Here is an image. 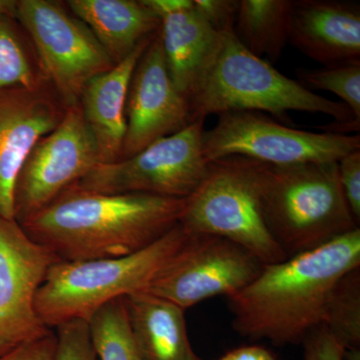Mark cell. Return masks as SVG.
Instances as JSON below:
<instances>
[{
	"label": "cell",
	"instance_id": "cell-1",
	"mask_svg": "<svg viewBox=\"0 0 360 360\" xmlns=\"http://www.w3.org/2000/svg\"><path fill=\"white\" fill-rule=\"evenodd\" d=\"M184 205L177 198L96 193L73 184L20 225L63 262L122 257L172 231Z\"/></svg>",
	"mask_w": 360,
	"mask_h": 360
},
{
	"label": "cell",
	"instance_id": "cell-2",
	"mask_svg": "<svg viewBox=\"0 0 360 360\" xmlns=\"http://www.w3.org/2000/svg\"><path fill=\"white\" fill-rule=\"evenodd\" d=\"M360 267V229L326 245L265 264L257 278L227 298L232 326L245 338L277 345L303 342L321 326L336 283Z\"/></svg>",
	"mask_w": 360,
	"mask_h": 360
},
{
	"label": "cell",
	"instance_id": "cell-3",
	"mask_svg": "<svg viewBox=\"0 0 360 360\" xmlns=\"http://www.w3.org/2000/svg\"><path fill=\"white\" fill-rule=\"evenodd\" d=\"M260 189L265 224L288 257L359 229L341 188L338 161L262 163Z\"/></svg>",
	"mask_w": 360,
	"mask_h": 360
},
{
	"label": "cell",
	"instance_id": "cell-4",
	"mask_svg": "<svg viewBox=\"0 0 360 360\" xmlns=\"http://www.w3.org/2000/svg\"><path fill=\"white\" fill-rule=\"evenodd\" d=\"M188 105L191 123L231 111L270 113L281 120L288 111H304L338 122H360L345 103L314 94L251 53L234 30L222 33L219 54Z\"/></svg>",
	"mask_w": 360,
	"mask_h": 360
},
{
	"label": "cell",
	"instance_id": "cell-5",
	"mask_svg": "<svg viewBox=\"0 0 360 360\" xmlns=\"http://www.w3.org/2000/svg\"><path fill=\"white\" fill-rule=\"evenodd\" d=\"M188 236L179 224L162 238L132 255L56 262L35 297L40 321L49 328L77 319L89 322L106 303L146 290Z\"/></svg>",
	"mask_w": 360,
	"mask_h": 360
},
{
	"label": "cell",
	"instance_id": "cell-6",
	"mask_svg": "<svg viewBox=\"0 0 360 360\" xmlns=\"http://www.w3.org/2000/svg\"><path fill=\"white\" fill-rule=\"evenodd\" d=\"M262 162L227 156L208 162L205 177L184 200L179 224L191 234L229 239L262 264L285 260L267 229L260 189Z\"/></svg>",
	"mask_w": 360,
	"mask_h": 360
},
{
	"label": "cell",
	"instance_id": "cell-7",
	"mask_svg": "<svg viewBox=\"0 0 360 360\" xmlns=\"http://www.w3.org/2000/svg\"><path fill=\"white\" fill-rule=\"evenodd\" d=\"M203 123L205 120L191 123L130 158L101 163L75 184L96 193H143L186 200L200 186L207 169Z\"/></svg>",
	"mask_w": 360,
	"mask_h": 360
},
{
	"label": "cell",
	"instance_id": "cell-8",
	"mask_svg": "<svg viewBox=\"0 0 360 360\" xmlns=\"http://www.w3.org/2000/svg\"><path fill=\"white\" fill-rule=\"evenodd\" d=\"M202 142L208 162L236 155L276 167L338 161L360 149L359 134L290 129L257 111L219 115L215 127L203 131Z\"/></svg>",
	"mask_w": 360,
	"mask_h": 360
},
{
	"label": "cell",
	"instance_id": "cell-9",
	"mask_svg": "<svg viewBox=\"0 0 360 360\" xmlns=\"http://www.w3.org/2000/svg\"><path fill=\"white\" fill-rule=\"evenodd\" d=\"M15 18L30 33L42 70L68 106L79 103L90 79L115 65L89 26L58 2L18 0Z\"/></svg>",
	"mask_w": 360,
	"mask_h": 360
},
{
	"label": "cell",
	"instance_id": "cell-10",
	"mask_svg": "<svg viewBox=\"0 0 360 360\" xmlns=\"http://www.w3.org/2000/svg\"><path fill=\"white\" fill-rule=\"evenodd\" d=\"M264 265L229 239L189 233L144 292L186 310L208 298L236 295L257 278Z\"/></svg>",
	"mask_w": 360,
	"mask_h": 360
},
{
	"label": "cell",
	"instance_id": "cell-11",
	"mask_svg": "<svg viewBox=\"0 0 360 360\" xmlns=\"http://www.w3.org/2000/svg\"><path fill=\"white\" fill-rule=\"evenodd\" d=\"M101 165L79 103L68 106L58 127L37 142L14 188V219L22 224Z\"/></svg>",
	"mask_w": 360,
	"mask_h": 360
},
{
	"label": "cell",
	"instance_id": "cell-12",
	"mask_svg": "<svg viewBox=\"0 0 360 360\" xmlns=\"http://www.w3.org/2000/svg\"><path fill=\"white\" fill-rule=\"evenodd\" d=\"M58 262L15 219L0 217V355L52 333L37 315L35 297Z\"/></svg>",
	"mask_w": 360,
	"mask_h": 360
},
{
	"label": "cell",
	"instance_id": "cell-13",
	"mask_svg": "<svg viewBox=\"0 0 360 360\" xmlns=\"http://www.w3.org/2000/svg\"><path fill=\"white\" fill-rule=\"evenodd\" d=\"M122 158L191 124L188 101L175 86L156 32L132 75L127 94Z\"/></svg>",
	"mask_w": 360,
	"mask_h": 360
},
{
	"label": "cell",
	"instance_id": "cell-14",
	"mask_svg": "<svg viewBox=\"0 0 360 360\" xmlns=\"http://www.w3.org/2000/svg\"><path fill=\"white\" fill-rule=\"evenodd\" d=\"M63 116L40 87L0 94V217L14 219V188L21 167L33 146Z\"/></svg>",
	"mask_w": 360,
	"mask_h": 360
},
{
	"label": "cell",
	"instance_id": "cell-15",
	"mask_svg": "<svg viewBox=\"0 0 360 360\" xmlns=\"http://www.w3.org/2000/svg\"><path fill=\"white\" fill-rule=\"evenodd\" d=\"M160 20L168 72L187 101L207 75L221 45L222 33L198 13L193 0H143Z\"/></svg>",
	"mask_w": 360,
	"mask_h": 360
},
{
	"label": "cell",
	"instance_id": "cell-16",
	"mask_svg": "<svg viewBox=\"0 0 360 360\" xmlns=\"http://www.w3.org/2000/svg\"><path fill=\"white\" fill-rule=\"evenodd\" d=\"M288 42L324 66L360 61L359 4L292 1Z\"/></svg>",
	"mask_w": 360,
	"mask_h": 360
},
{
	"label": "cell",
	"instance_id": "cell-17",
	"mask_svg": "<svg viewBox=\"0 0 360 360\" xmlns=\"http://www.w3.org/2000/svg\"><path fill=\"white\" fill-rule=\"evenodd\" d=\"M153 35L142 40L127 58L115 63L110 70L90 79L80 96V108L96 141L101 163L122 160L130 82Z\"/></svg>",
	"mask_w": 360,
	"mask_h": 360
},
{
	"label": "cell",
	"instance_id": "cell-18",
	"mask_svg": "<svg viewBox=\"0 0 360 360\" xmlns=\"http://www.w3.org/2000/svg\"><path fill=\"white\" fill-rule=\"evenodd\" d=\"M124 302L143 360H203L191 347L186 309L144 291L125 296Z\"/></svg>",
	"mask_w": 360,
	"mask_h": 360
},
{
	"label": "cell",
	"instance_id": "cell-19",
	"mask_svg": "<svg viewBox=\"0 0 360 360\" xmlns=\"http://www.w3.org/2000/svg\"><path fill=\"white\" fill-rule=\"evenodd\" d=\"M68 4L115 63L160 30V18L143 0H70Z\"/></svg>",
	"mask_w": 360,
	"mask_h": 360
},
{
	"label": "cell",
	"instance_id": "cell-20",
	"mask_svg": "<svg viewBox=\"0 0 360 360\" xmlns=\"http://www.w3.org/2000/svg\"><path fill=\"white\" fill-rule=\"evenodd\" d=\"M291 7V0H240L234 34L251 53L274 63L290 39Z\"/></svg>",
	"mask_w": 360,
	"mask_h": 360
},
{
	"label": "cell",
	"instance_id": "cell-21",
	"mask_svg": "<svg viewBox=\"0 0 360 360\" xmlns=\"http://www.w3.org/2000/svg\"><path fill=\"white\" fill-rule=\"evenodd\" d=\"M321 324L342 347L345 359H360V267L336 283Z\"/></svg>",
	"mask_w": 360,
	"mask_h": 360
},
{
	"label": "cell",
	"instance_id": "cell-22",
	"mask_svg": "<svg viewBox=\"0 0 360 360\" xmlns=\"http://www.w3.org/2000/svg\"><path fill=\"white\" fill-rule=\"evenodd\" d=\"M89 326L98 360H143L132 335L124 297L101 307Z\"/></svg>",
	"mask_w": 360,
	"mask_h": 360
},
{
	"label": "cell",
	"instance_id": "cell-23",
	"mask_svg": "<svg viewBox=\"0 0 360 360\" xmlns=\"http://www.w3.org/2000/svg\"><path fill=\"white\" fill-rule=\"evenodd\" d=\"M300 84L305 89L326 90L340 97L341 103L360 120V61L324 66L319 70L298 68Z\"/></svg>",
	"mask_w": 360,
	"mask_h": 360
},
{
	"label": "cell",
	"instance_id": "cell-24",
	"mask_svg": "<svg viewBox=\"0 0 360 360\" xmlns=\"http://www.w3.org/2000/svg\"><path fill=\"white\" fill-rule=\"evenodd\" d=\"M11 18H0V94L11 89H39L25 47Z\"/></svg>",
	"mask_w": 360,
	"mask_h": 360
},
{
	"label": "cell",
	"instance_id": "cell-25",
	"mask_svg": "<svg viewBox=\"0 0 360 360\" xmlns=\"http://www.w3.org/2000/svg\"><path fill=\"white\" fill-rule=\"evenodd\" d=\"M54 360H98L89 322L71 321L58 326Z\"/></svg>",
	"mask_w": 360,
	"mask_h": 360
},
{
	"label": "cell",
	"instance_id": "cell-26",
	"mask_svg": "<svg viewBox=\"0 0 360 360\" xmlns=\"http://www.w3.org/2000/svg\"><path fill=\"white\" fill-rule=\"evenodd\" d=\"M340 186L355 221L360 222V149L338 161Z\"/></svg>",
	"mask_w": 360,
	"mask_h": 360
},
{
	"label": "cell",
	"instance_id": "cell-27",
	"mask_svg": "<svg viewBox=\"0 0 360 360\" xmlns=\"http://www.w3.org/2000/svg\"><path fill=\"white\" fill-rule=\"evenodd\" d=\"M193 6L217 32H233L238 16V0H193Z\"/></svg>",
	"mask_w": 360,
	"mask_h": 360
},
{
	"label": "cell",
	"instance_id": "cell-28",
	"mask_svg": "<svg viewBox=\"0 0 360 360\" xmlns=\"http://www.w3.org/2000/svg\"><path fill=\"white\" fill-rule=\"evenodd\" d=\"M305 360H343L345 352L326 326H316L303 340Z\"/></svg>",
	"mask_w": 360,
	"mask_h": 360
},
{
	"label": "cell",
	"instance_id": "cell-29",
	"mask_svg": "<svg viewBox=\"0 0 360 360\" xmlns=\"http://www.w3.org/2000/svg\"><path fill=\"white\" fill-rule=\"evenodd\" d=\"M56 348V336L51 333L0 355V360H54Z\"/></svg>",
	"mask_w": 360,
	"mask_h": 360
},
{
	"label": "cell",
	"instance_id": "cell-30",
	"mask_svg": "<svg viewBox=\"0 0 360 360\" xmlns=\"http://www.w3.org/2000/svg\"><path fill=\"white\" fill-rule=\"evenodd\" d=\"M219 360H278L269 349L260 345H245L227 352Z\"/></svg>",
	"mask_w": 360,
	"mask_h": 360
},
{
	"label": "cell",
	"instance_id": "cell-31",
	"mask_svg": "<svg viewBox=\"0 0 360 360\" xmlns=\"http://www.w3.org/2000/svg\"><path fill=\"white\" fill-rule=\"evenodd\" d=\"M18 0H0V18H15Z\"/></svg>",
	"mask_w": 360,
	"mask_h": 360
}]
</instances>
